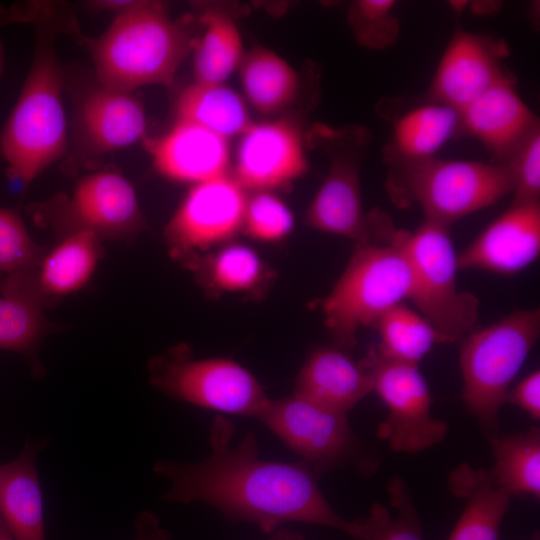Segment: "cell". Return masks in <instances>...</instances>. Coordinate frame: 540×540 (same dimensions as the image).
<instances>
[{
	"mask_svg": "<svg viewBox=\"0 0 540 540\" xmlns=\"http://www.w3.org/2000/svg\"><path fill=\"white\" fill-rule=\"evenodd\" d=\"M234 429L217 417L210 455L198 463L157 461L153 471L170 481L163 499L211 505L230 520L255 523L266 533L289 522L340 530L360 540L361 523L341 517L323 495L315 472L303 462L260 459L255 435L232 443Z\"/></svg>",
	"mask_w": 540,
	"mask_h": 540,
	"instance_id": "cell-1",
	"label": "cell"
},
{
	"mask_svg": "<svg viewBox=\"0 0 540 540\" xmlns=\"http://www.w3.org/2000/svg\"><path fill=\"white\" fill-rule=\"evenodd\" d=\"M34 56L18 99L0 134V153L12 180L29 185L65 153L67 119L63 69L55 38L62 24L40 15Z\"/></svg>",
	"mask_w": 540,
	"mask_h": 540,
	"instance_id": "cell-2",
	"label": "cell"
},
{
	"mask_svg": "<svg viewBox=\"0 0 540 540\" xmlns=\"http://www.w3.org/2000/svg\"><path fill=\"white\" fill-rule=\"evenodd\" d=\"M83 41L99 85L133 93L147 85H172L195 38L163 2L133 0L115 12L101 35Z\"/></svg>",
	"mask_w": 540,
	"mask_h": 540,
	"instance_id": "cell-3",
	"label": "cell"
},
{
	"mask_svg": "<svg viewBox=\"0 0 540 540\" xmlns=\"http://www.w3.org/2000/svg\"><path fill=\"white\" fill-rule=\"evenodd\" d=\"M411 273L400 230L356 244L345 269L322 300L324 325L336 347L352 348L357 333L374 327L395 305L408 300Z\"/></svg>",
	"mask_w": 540,
	"mask_h": 540,
	"instance_id": "cell-4",
	"label": "cell"
},
{
	"mask_svg": "<svg viewBox=\"0 0 540 540\" xmlns=\"http://www.w3.org/2000/svg\"><path fill=\"white\" fill-rule=\"evenodd\" d=\"M540 335V310H517L473 329L461 341L462 399L483 432L498 436V416L510 386Z\"/></svg>",
	"mask_w": 540,
	"mask_h": 540,
	"instance_id": "cell-5",
	"label": "cell"
},
{
	"mask_svg": "<svg viewBox=\"0 0 540 540\" xmlns=\"http://www.w3.org/2000/svg\"><path fill=\"white\" fill-rule=\"evenodd\" d=\"M387 189L396 204L416 203L425 219L448 226L512 194L501 164L438 157L391 167Z\"/></svg>",
	"mask_w": 540,
	"mask_h": 540,
	"instance_id": "cell-6",
	"label": "cell"
},
{
	"mask_svg": "<svg viewBox=\"0 0 540 540\" xmlns=\"http://www.w3.org/2000/svg\"><path fill=\"white\" fill-rule=\"evenodd\" d=\"M400 241L411 273L408 300L441 343L462 340L475 329L480 302L458 288V254L449 226L424 219L414 232L400 230Z\"/></svg>",
	"mask_w": 540,
	"mask_h": 540,
	"instance_id": "cell-7",
	"label": "cell"
},
{
	"mask_svg": "<svg viewBox=\"0 0 540 540\" xmlns=\"http://www.w3.org/2000/svg\"><path fill=\"white\" fill-rule=\"evenodd\" d=\"M307 140L329 159L328 172L305 213V223L319 232L364 244L380 238V213L366 214L361 194V166L370 133L359 125L335 129L318 124Z\"/></svg>",
	"mask_w": 540,
	"mask_h": 540,
	"instance_id": "cell-8",
	"label": "cell"
},
{
	"mask_svg": "<svg viewBox=\"0 0 540 540\" xmlns=\"http://www.w3.org/2000/svg\"><path fill=\"white\" fill-rule=\"evenodd\" d=\"M149 372L159 391L213 411L256 418L270 400L258 379L230 358L194 359L174 350L152 359Z\"/></svg>",
	"mask_w": 540,
	"mask_h": 540,
	"instance_id": "cell-9",
	"label": "cell"
},
{
	"mask_svg": "<svg viewBox=\"0 0 540 540\" xmlns=\"http://www.w3.org/2000/svg\"><path fill=\"white\" fill-rule=\"evenodd\" d=\"M362 360L371 374L373 391L388 410L377 436L393 451L418 453L447 436L448 424L431 414L430 389L418 365L385 358L375 348Z\"/></svg>",
	"mask_w": 540,
	"mask_h": 540,
	"instance_id": "cell-10",
	"label": "cell"
},
{
	"mask_svg": "<svg viewBox=\"0 0 540 540\" xmlns=\"http://www.w3.org/2000/svg\"><path fill=\"white\" fill-rule=\"evenodd\" d=\"M247 196L231 173L190 186L164 229L172 257L186 265L236 240Z\"/></svg>",
	"mask_w": 540,
	"mask_h": 540,
	"instance_id": "cell-11",
	"label": "cell"
},
{
	"mask_svg": "<svg viewBox=\"0 0 540 540\" xmlns=\"http://www.w3.org/2000/svg\"><path fill=\"white\" fill-rule=\"evenodd\" d=\"M256 419L315 473L350 463L361 449L347 414L295 394L270 399Z\"/></svg>",
	"mask_w": 540,
	"mask_h": 540,
	"instance_id": "cell-12",
	"label": "cell"
},
{
	"mask_svg": "<svg viewBox=\"0 0 540 540\" xmlns=\"http://www.w3.org/2000/svg\"><path fill=\"white\" fill-rule=\"evenodd\" d=\"M305 140L293 118L252 121L239 136L231 175L248 193L287 189L309 170Z\"/></svg>",
	"mask_w": 540,
	"mask_h": 540,
	"instance_id": "cell-13",
	"label": "cell"
},
{
	"mask_svg": "<svg viewBox=\"0 0 540 540\" xmlns=\"http://www.w3.org/2000/svg\"><path fill=\"white\" fill-rule=\"evenodd\" d=\"M508 52L500 39L457 29L439 60L428 101L461 110L506 73Z\"/></svg>",
	"mask_w": 540,
	"mask_h": 540,
	"instance_id": "cell-14",
	"label": "cell"
},
{
	"mask_svg": "<svg viewBox=\"0 0 540 540\" xmlns=\"http://www.w3.org/2000/svg\"><path fill=\"white\" fill-rule=\"evenodd\" d=\"M540 254V203H511L460 254V269L511 275Z\"/></svg>",
	"mask_w": 540,
	"mask_h": 540,
	"instance_id": "cell-15",
	"label": "cell"
},
{
	"mask_svg": "<svg viewBox=\"0 0 540 540\" xmlns=\"http://www.w3.org/2000/svg\"><path fill=\"white\" fill-rule=\"evenodd\" d=\"M229 141L197 124L175 120L164 133L142 142L159 175L192 186L231 173Z\"/></svg>",
	"mask_w": 540,
	"mask_h": 540,
	"instance_id": "cell-16",
	"label": "cell"
},
{
	"mask_svg": "<svg viewBox=\"0 0 540 540\" xmlns=\"http://www.w3.org/2000/svg\"><path fill=\"white\" fill-rule=\"evenodd\" d=\"M65 216L75 230H88L99 238L132 237L144 227L133 185L120 173L98 171L82 177L73 189Z\"/></svg>",
	"mask_w": 540,
	"mask_h": 540,
	"instance_id": "cell-17",
	"label": "cell"
},
{
	"mask_svg": "<svg viewBox=\"0 0 540 540\" xmlns=\"http://www.w3.org/2000/svg\"><path fill=\"white\" fill-rule=\"evenodd\" d=\"M459 112V135L478 140L502 163L537 127L536 115L519 95L507 72Z\"/></svg>",
	"mask_w": 540,
	"mask_h": 540,
	"instance_id": "cell-18",
	"label": "cell"
},
{
	"mask_svg": "<svg viewBox=\"0 0 540 540\" xmlns=\"http://www.w3.org/2000/svg\"><path fill=\"white\" fill-rule=\"evenodd\" d=\"M77 124L82 145L97 155L124 149L147 137L142 102L133 93L101 85L82 99Z\"/></svg>",
	"mask_w": 540,
	"mask_h": 540,
	"instance_id": "cell-19",
	"label": "cell"
},
{
	"mask_svg": "<svg viewBox=\"0 0 540 540\" xmlns=\"http://www.w3.org/2000/svg\"><path fill=\"white\" fill-rule=\"evenodd\" d=\"M372 391V377L363 360H354L336 346H326L315 349L305 359L293 394L348 414Z\"/></svg>",
	"mask_w": 540,
	"mask_h": 540,
	"instance_id": "cell-20",
	"label": "cell"
},
{
	"mask_svg": "<svg viewBox=\"0 0 540 540\" xmlns=\"http://www.w3.org/2000/svg\"><path fill=\"white\" fill-rule=\"evenodd\" d=\"M186 266L213 296L261 298L276 278L274 269L256 249L237 240L194 258Z\"/></svg>",
	"mask_w": 540,
	"mask_h": 540,
	"instance_id": "cell-21",
	"label": "cell"
},
{
	"mask_svg": "<svg viewBox=\"0 0 540 540\" xmlns=\"http://www.w3.org/2000/svg\"><path fill=\"white\" fill-rule=\"evenodd\" d=\"M458 135V110L427 101L402 114L394 122L391 137L384 149V160L395 167L435 158Z\"/></svg>",
	"mask_w": 540,
	"mask_h": 540,
	"instance_id": "cell-22",
	"label": "cell"
},
{
	"mask_svg": "<svg viewBox=\"0 0 540 540\" xmlns=\"http://www.w3.org/2000/svg\"><path fill=\"white\" fill-rule=\"evenodd\" d=\"M0 289V349L22 354L38 372L36 354L46 327L36 269L6 277Z\"/></svg>",
	"mask_w": 540,
	"mask_h": 540,
	"instance_id": "cell-23",
	"label": "cell"
},
{
	"mask_svg": "<svg viewBox=\"0 0 540 540\" xmlns=\"http://www.w3.org/2000/svg\"><path fill=\"white\" fill-rule=\"evenodd\" d=\"M37 446L0 466V518L15 540H46L44 507L36 467Z\"/></svg>",
	"mask_w": 540,
	"mask_h": 540,
	"instance_id": "cell-24",
	"label": "cell"
},
{
	"mask_svg": "<svg viewBox=\"0 0 540 540\" xmlns=\"http://www.w3.org/2000/svg\"><path fill=\"white\" fill-rule=\"evenodd\" d=\"M448 485L465 504L447 540H499L512 496L495 484L489 470L463 463L450 474Z\"/></svg>",
	"mask_w": 540,
	"mask_h": 540,
	"instance_id": "cell-25",
	"label": "cell"
},
{
	"mask_svg": "<svg viewBox=\"0 0 540 540\" xmlns=\"http://www.w3.org/2000/svg\"><path fill=\"white\" fill-rule=\"evenodd\" d=\"M242 96L256 111L277 115L298 96L300 79L294 67L270 48L254 45L238 68Z\"/></svg>",
	"mask_w": 540,
	"mask_h": 540,
	"instance_id": "cell-26",
	"label": "cell"
},
{
	"mask_svg": "<svg viewBox=\"0 0 540 540\" xmlns=\"http://www.w3.org/2000/svg\"><path fill=\"white\" fill-rule=\"evenodd\" d=\"M174 114L175 120L197 124L228 140L252 123L243 96L225 83L194 81L178 95Z\"/></svg>",
	"mask_w": 540,
	"mask_h": 540,
	"instance_id": "cell-27",
	"label": "cell"
},
{
	"mask_svg": "<svg viewBox=\"0 0 540 540\" xmlns=\"http://www.w3.org/2000/svg\"><path fill=\"white\" fill-rule=\"evenodd\" d=\"M200 21L203 32L192 50L194 81L225 83L246 52L240 28L230 12L214 5L202 11Z\"/></svg>",
	"mask_w": 540,
	"mask_h": 540,
	"instance_id": "cell-28",
	"label": "cell"
},
{
	"mask_svg": "<svg viewBox=\"0 0 540 540\" xmlns=\"http://www.w3.org/2000/svg\"><path fill=\"white\" fill-rule=\"evenodd\" d=\"M99 240L88 230L71 231L42 257L36 279L43 297L68 295L90 280L100 256Z\"/></svg>",
	"mask_w": 540,
	"mask_h": 540,
	"instance_id": "cell-29",
	"label": "cell"
},
{
	"mask_svg": "<svg viewBox=\"0 0 540 540\" xmlns=\"http://www.w3.org/2000/svg\"><path fill=\"white\" fill-rule=\"evenodd\" d=\"M491 441L495 484L510 496L540 497V431L497 436Z\"/></svg>",
	"mask_w": 540,
	"mask_h": 540,
	"instance_id": "cell-30",
	"label": "cell"
},
{
	"mask_svg": "<svg viewBox=\"0 0 540 540\" xmlns=\"http://www.w3.org/2000/svg\"><path fill=\"white\" fill-rule=\"evenodd\" d=\"M374 328L379 335L375 350L399 362L418 365L435 344L441 343L432 325L404 302L385 312Z\"/></svg>",
	"mask_w": 540,
	"mask_h": 540,
	"instance_id": "cell-31",
	"label": "cell"
},
{
	"mask_svg": "<svg viewBox=\"0 0 540 540\" xmlns=\"http://www.w3.org/2000/svg\"><path fill=\"white\" fill-rule=\"evenodd\" d=\"M387 490L395 515L381 503L373 504L369 515L360 522V540H423L420 520L406 484L394 477L388 482Z\"/></svg>",
	"mask_w": 540,
	"mask_h": 540,
	"instance_id": "cell-32",
	"label": "cell"
},
{
	"mask_svg": "<svg viewBox=\"0 0 540 540\" xmlns=\"http://www.w3.org/2000/svg\"><path fill=\"white\" fill-rule=\"evenodd\" d=\"M295 228V216L276 192L248 193L242 234L253 241L276 244L287 239Z\"/></svg>",
	"mask_w": 540,
	"mask_h": 540,
	"instance_id": "cell-33",
	"label": "cell"
},
{
	"mask_svg": "<svg viewBox=\"0 0 540 540\" xmlns=\"http://www.w3.org/2000/svg\"><path fill=\"white\" fill-rule=\"evenodd\" d=\"M394 6L393 0H358L351 4L347 19L359 45L382 50L397 40L400 24Z\"/></svg>",
	"mask_w": 540,
	"mask_h": 540,
	"instance_id": "cell-34",
	"label": "cell"
},
{
	"mask_svg": "<svg viewBox=\"0 0 540 540\" xmlns=\"http://www.w3.org/2000/svg\"><path fill=\"white\" fill-rule=\"evenodd\" d=\"M41 259L20 214L0 207V285L10 275L37 269Z\"/></svg>",
	"mask_w": 540,
	"mask_h": 540,
	"instance_id": "cell-35",
	"label": "cell"
},
{
	"mask_svg": "<svg viewBox=\"0 0 540 540\" xmlns=\"http://www.w3.org/2000/svg\"><path fill=\"white\" fill-rule=\"evenodd\" d=\"M501 164L512 185V203L539 202L540 126L532 131Z\"/></svg>",
	"mask_w": 540,
	"mask_h": 540,
	"instance_id": "cell-36",
	"label": "cell"
},
{
	"mask_svg": "<svg viewBox=\"0 0 540 540\" xmlns=\"http://www.w3.org/2000/svg\"><path fill=\"white\" fill-rule=\"evenodd\" d=\"M506 401L524 410L534 420L540 418V372L535 370L510 389Z\"/></svg>",
	"mask_w": 540,
	"mask_h": 540,
	"instance_id": "cell-37",
	"label": "cell"
},
{
	"mask_svg": "<svg viewBox=\"0 0 540 540\" xmlns=\"http://www.w3.org/2000/svg\"><path fill=\"white\" fill-rule=\"evenodd\" d=\"M135 534V540H171L169 532L150 511H142L136 516Z\"/></svg>",
	"mask_w": 540,
	"mask_h": 540,
	"instance_id": "cell-38",
	"label": "cell"
},
{
	"mask_svg": "<svg viewBox=\"0 0 540 540\" xmlns=\"http://www.w3.org/2000/svg\"><path fill=\"white\" fill-rule=\"evenodd\" d=\"M271 540H302V538L291 532L280 531Z\"/></svg>",
	"mask_w": 540,
	"mask_h": 540,
	"instance_id": "cell-39",
	"label": "cell"
},
{
	"mask_svg": "<svg viewBox=\"0 0 540 540\" xmlns=\"http://www.w3.org/2000/svg\"><path fill=\"white\" fill-rule=\"evenodd\" d=\"M0 540H15L12 535L9 533V531L4 526L1 518H0Z\"/></svg>",
	"mask_w": 540,
	"mask_h": 540,
	"instance_id": "cell-40",
	"label": "cell"
},
{
	"mask_svg": "<svg viewBox=\"0 0 540 540\" xmlns=\"http://www.w3.org/2000/svg\"><path fill=\"white\" fill-rule=\"evenodd\" d=\"M3 70H4V48L0 40V77L3 73Z\"/></svg>",
	"mask_w": 540,
	"mask_h": 540,
	"instance_id": "cell-41",
	"label": "cell"
},
{
	"mask_svg": "<svg viewBox=\"0 0 540 540\" xmlns=\"http://www.w3.org/2000/svg\"><path fill=\"white\" fill-rule=\"evenodd\" d=\"M533 540H538V539L535 538V539H533Z\"/></svg>",
	"mask_w": 540,
	"mask_h": 540,
	"instance_id": "cell-42",
	"label": "cell"
}]
</instances>
